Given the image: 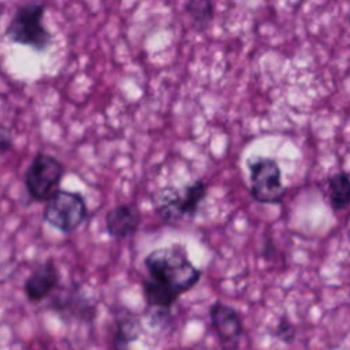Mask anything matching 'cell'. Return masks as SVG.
Returning <instances> with one entry per match:
<instances>
[{
  "label": "cell",
  "mask_w": 350,
  "mask_h": 350,
  "mask_svg": "<svg viewBox=\"0 0 350 350\" xmlns=\"http://www.w3.org/2000/svg\"><path fill=\"white\" fill-rule=\"evenodd\" d=\"M328 200L334 211L346 209L350 205V176L345 171L335 172L327 180Z\"/></svg>",
  "instance_id": "10"
},
{
  "label": "cell",
  "mask_w": 350,
  "mask_h": 350,
  "mask_svg": "<svg viewBox=\"0 0 350 350\" xmlns=\"http://www.w3.org/2000/svg\"><path fill=\"white\" fill-rule=\"evenodd\" d=\"M141 335V324L134 316H123L115 324V350H124L131 342L137 340Z\"/></svg>",
  "instance_id": "11"
},
{
  "label": "cell",
  "mask_w": 350,
  "mask_h": 350,
  "mask_svg": "<svg viewBox=\"0 0 350 350\" xmlns=\"http://www.w3.org/2000/svg\"><path fill=\"white\" fill-rule=\"evenodd\" d=\"M59 284V271L52 261L38 265L31 275L26 279L23 290L26 297L38 302L45 299Z\"/></svg>",
  "instance_id": "8"
},
{
  "label": "cell",
  "mask_w": 350,
  "mask_h": 350,
  "mask_svg": "<svg viewBox=\"0 0 350 350\" xmlns=\"http://www.w3.org/2000/svg\"><path fill=\"white\" fill-rule=\"evenodd\" d=\"M150 280L179 298L201 279V271L189 260L182 245H171L152 250L145 257Z\"/></svg>",
  "instance_id": "1"
},
{
  "label": "cell",
  "mask_w": 350,
  "mask_h": 350,
  "mask_svg": "<svg viewBox=\"0 0 350 350\" xmlns=\"http://www.w3.org/2000/svg\"><path fill=\"white\" fill-rule=\"evenodd\" d=\"M139 212L129 204H120L111 208L105 215V230L108 235L122 239L133 235L139 226Z\"/></svg>",
  "instance_id": "9"
},
{
  "label": "cell",
  "mask_w": 350,
  "mask_h": 350,
  "mask_svg": "<svg viewBox=\"0 0 350 350\" xmlns=\"http://www.w3.org/2000/svg\"><path fill=\"white\" fill-rule=\"evenodd\" d=\"M63 164L53 156L38 153L25 172V187L34 201H48L59 189Z\"/></svg>",
  "instance_id": "5"
},
{
  "label": "cell",
  "mask_w": 350,
  "mask_h": 350,
  "mask_svg": "<svg viewBox=\"0 0 350 350\" xmlns=\"http://www.w3.org/2000/svg\"><path fill=\"white\" fill-rule=\"evenodd\" d=\"M45 8V4L38 0H30L21 5L11 18L5 36L19 45L45 51L52 40V34L42 23Z\"/></svg>",
  "instance_id": "2"
},
{
  "label": "cell",
  "mask_w": 350,
  "mask_h": 350,
  "mask_svg": "<svg viewBox=\"0 0 350 350\" xmlns=\"http://www.w3.org/2000/svg\"><path fill=\"white\" fill-rule=\"evenodd\" d=\"M0 18H1V8H0Z\"/></svg>",
  "instance_id": "15"
},
{
  "label": "cell",
  "mask_w": 350,
  "mask_h": 350,
  "mask_svg": "<svg viewBox=\"0 0 350 350\" xmlns=\"http://www.w3.org/2000/svg\"><path fill=\"white\" fill-rule=\"evenodd\" d=\"M206 196V183L196 180L182 189L167 186L153 196V206L157 215L167 220L175 221L185 216H193Z\"/></svg>",
  "instance_id": "3"
},
{
  "label": "cell",
  "mask_w": 350,
  "mask_h": 350,
  "mask_svg": "<svg viewBox=\"0 0 350 350\" xmlns=\"http://www.w3.org/2000/svg\"><path fill=\"white\" fill-rule=\"evenodd\" d=\"M12 148V138L4 126H0V154Z\"/></svg>",
  "instance_id": "14"
},
{
  "label": "cell",
  "mask_w": 350,
  "mask_h": 350,
  "mask_svg": "<svg viewBox=\"0 0 350 350\" xmlns=\"http://www.w3.org/2000/svg\"><path fill=\"white\" fill-rule=\"evenodd\" d=\"M276 335L284 340V342H290L293 338H294V328L286 321V320H282L280 324L278 325L276 328Z\"/></svg>",
  "instance_id": "13"
},
{
  "label": "cell",
  "mask_w": 350,
  "mask_h": 350,
  "mask_svg": "<svg viewBox=\"0 0 350 350\" xmlns=\"http://www.w3.org/2000/svg\"><path fill=\"white\" fill-rule=\"evenodd\" d=\"M44 220L62 232L75 231L88 217L85 198L75 191L57 190L44 208Z\"/></svg>",
  "instance_id": "4"
},
{
  "label": "cell",
  "mask_w": 350,
  "mask_h": 350,
  "mask_svg": "<svg viewBox=\"0 0 350 350\" xmlns=\"http://www.w3.org/2000/svg\"><path fill=\"white\" fill-rule=\"evenodd\" d=\"M209 316L224 349H235L242 335V321L238 312L227 304L215 302L209 309Z\"/></svg>",
  "instance_id": "7"
},
{
  "label": "cell",
  "mask_w": 350,
  "mask_h": 350,
  "mask_svg": "<svg viewBox=\"0 0 350 350\" xmlns=\"http://www.w3.org/2000/svg\"><path fill=\"white\" fill-rule=\"evenodd\" d=\"M250 196L257 202L279 204L286 193L279 164L269 157H258L249 163Z\"/></svg>",
  "instance_id": "6"
},
{
  "label": "cell",
  "mask_w": 350,
  "mask_h": 350,
  "mask_svg": "<svg viewBox=\"0 0 350 350\" xmlns=\"http://www.w3.org/2000/svg\"><path fill=\"white\" fill-rule=\"evenodd\" d=\"M186 12L190 16L193 25L202 30L206 29L213 19V3L212 0H187Z\"/></svg>",
  "instance_id": "12"
}]
</instances>
